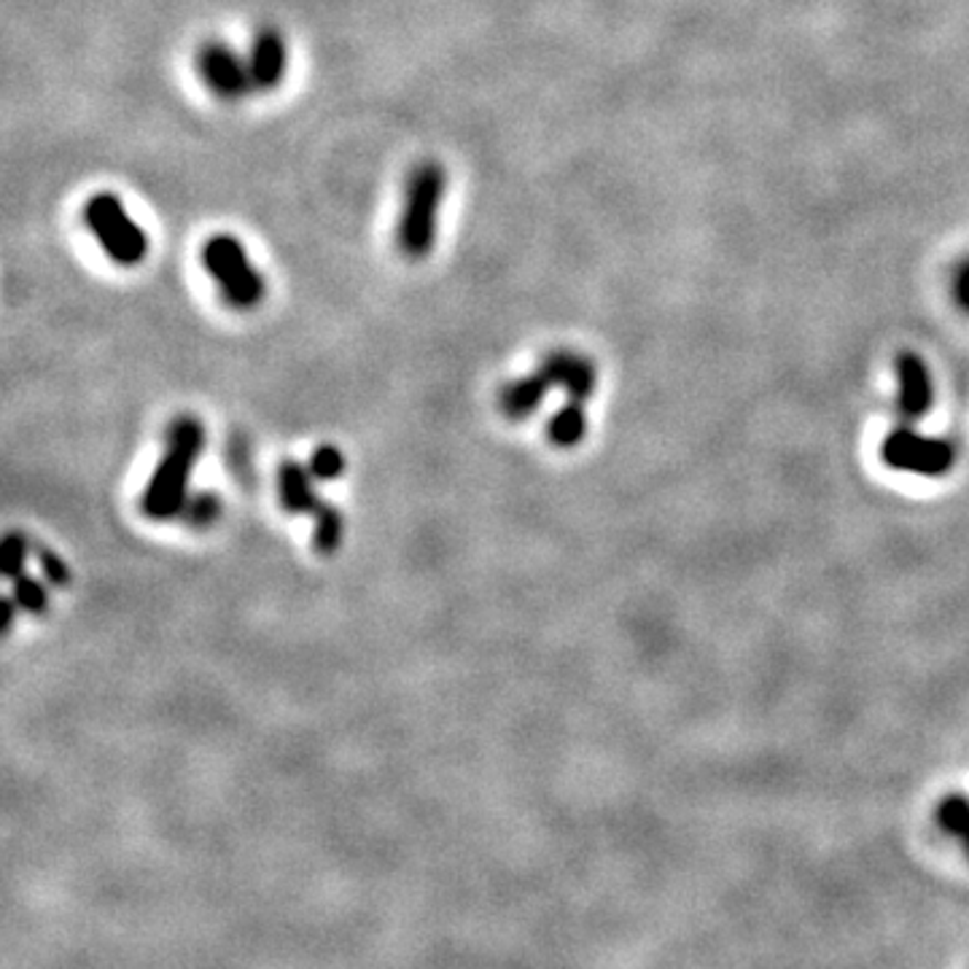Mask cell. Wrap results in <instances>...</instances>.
I'll list each match as a JSON object with an SVG mask.
<instances>
[{"label":"cell","instance_id":"6da1fadb","mask_svg":"<svg viewBox=\"0 0 969 969\" xmlns=\"http://www.w3.org/2000/svg\"><path fill=\"white\" fill-rule=\"evenodd\" d=\"M205 450V426L191 415H181L167 431L165 456L143 490V512L152 520L181 518L189 501V477Z\"/></svg>","mask_w":969,"mask_h":969},{"label":"cell","instance_id":"7a4b0ae2","mask_svg":"<svg viewBox=\"0 0 969 969\" xmlns=\"http://www.w3.org/2000/svg\"><path fill=\"white\" fill-rule=\"evenodd\" d=\"M445 189L447 173L439 162H420L407 176L399 229H396V242L407 259H424L437 246Z\"/></svg>","mask_w":969,"mask_h":969},{"label":"cell","instance_id":"3957f363","mask_svg":"<svg viewBox=\"0 0 969 969\" xmlns=\"http://www.w3.org/2000/svg\"><path fill=\"white\" fill-rule=\"evenodd\" d=\"M202 264L229 308L248 313V310L262 304L267 281L262 272L251 264L246 246L235 235L219 232L205 242Z\"/></svg>","mask_w":969,"mask_h":969},{"label":"cell","instance_id":"277c9868","mask_svg":"<svg viewBox=\"0 0 969 969\" xmlns=\"http://www.w3.org/2000/svg\"><path fill=\"white\" fill-rule=\"evenodd\" d=\"M86 229L95 235L97 246L105 257L119 267H138L148 253V235L133 216L127 213L124 202L111 191H97L84 202Z\"/></svg>","mask_w":969,"mask_h":969},{"label":"cell","instance_id":"5b68a950","mask_svg":"<svg viewBox=\"0 0 969 969\" xmlns=\"http://www.w3.org/2000/svg\"><path fill=\"white\" fill-rule=\"evenodd\" d=\"M881 458L897 471H913L924 477H942L956 461L954 447L942 439L921 437L910 428H897L881 445Z\"/></svg>","mask_w":969,"mask_h":969},{"label":"cell","instance_id":"8992f818","mask_svg":"<svg viewBox=\"0 0 969 969\" xmlns=\"http://www.w3.org/2000/svg\"><path fill=\"white\" fill-rule=\"evenodd\" d=\"M197 71L210 92L221 101H240L253 92V79L248 60L221 41H208L197 52Z\"/></svg>","mask_w":969,"mask_h":969},{"label":"cell","instance_id":"52a82bcc","mask_svg":"<svg viewBox=\"0 0 969 969\" xmlns=\"http://www.w3.org/2000/svg\"><path fill=\"white\" fill-rule=\"evenodd\" d=\"M248 67H251L253 90L272 92L283 84L285 71H289V46L275 28H264L253 35Z\"/></svg>","mask_w":969,"mask_h":969},{"label":"cell","instance_id":"ba28073f","mask_svg":"<svg viewBox=\"0 0 969 969\" xmlns=\"http://www.w3.org/2000/svg\"><path fill=\"white\" fill-rule=\"evenodd\" d=\"M897 383H899V409L908 418H924L935 404V388L931 375L921 356L916 353H899L897 358Z\"/></svg>","mask_w":969,"mask_h":969},{"label":"cell","instance_id":"9c48e42d","mask_svg":"<svg viewBox=\"0 0 969 969\" xmlns=\"http://www.w3.org/2000/svg\"><path fill=\"white\" fill-rule=\"evenodd\" d=\"M539 369L550 377L552 385H561L565 394H569V399L576 402H587L595 390V381H598L593 362L585 356H576L571 351L546 353Z\"/></svg>","mask_w":969,"mask_h":969},{"label":"cell","instance_id":"30bf717a","mask_svg":"<svg viewBox=\"0 0 969 969\" xmlns=\"http://www.w3.org/2000/svg\"><path fill=\"white\" fill-rule=\"evenodd\" d=\"M315 477L308 466L300 461H285L278 466V499L281 507L291 514H313L315 507L321 504L319 493H315Z\"/></svg>","mask_w":969,"mask_h":969},{"label":"cell","instance_id":"8fae6325","mask_svg":"<svg viewBox=\"0 0 969 969\" xmlns=\"http://www.w3.org/2000/svg\"><path fill=\"white\" fill-rule=\"evenodd\" d=\"M550 388L552 381L542 369H536L533 375L518 377V381L507 383L504 390H501V409H504L509 420H528L542 407Z\"/></svg>","mask_w":969,"mask_h":969},{"label":"cell","instance_id":"7c38bea8","mask_svg":"<svg viewBox=\"0 0 969 969\" xmlns=\"http://www.w3.org/2000/svg\"><path fill=\"white\" fill-rule=\"evenodd\" d=\"M587 434V413L585 402L571 399L565 407L558 409L546 426V437L555 447H576Z\"/></svg>","mask_w":969,"mask_h":969},{"label":"cell","instance_id":"4fadbf2b","mask_svg":"<svg viewBox=\"0 0 969 969\" xmlns=\"http://www.w3.org/2000/svg\"><path fill=\"white\" fill-rule=\"evenodd\" d=\"M313 546L321 555H332L337 552V546L343 544L345 533V518L337 507L321 501L313 512Z\"/></svg>","mask_w":969,"mask_h":969},{"label":"cell","instance_id":"5bb4252c","mask_svg":"<svg viewBox=\"0 0 969 969\" xmlns=\"http://www.w3.org/2000/svg\"><path fill=\"white\" fill-rule=\"evenodd\" d=\"M49 587L52 585H49V582H41L39 576L20 574L14 580V590H11V595H14V601L20 604L22 612L41 617V614L49 612V604H52Z\"/></svg>","mask_w":969,"mask_h":969},{"label":"cell","instance_id":"9a60e30c","mask_svg":"<svg viewBox=\"0 0 969 969\" xmlns=\"http://www.w3.org/2000/svg\"><path fill=\"white\" fill-rule=\"evenodd\" d=\"M937 824L942 832L965 841L969 835V798L967 794H948L940 805H937Z\"/></svg>","mask_w":969,"mask_h":969},{"label":"cell","instance_id":"2e32d148","mask_svg":"<svg viewBox=\"0 0 969 969\" xmlns=\"http://www.w3.org/2000/svg\"><path fill=\"white\" fill-rule=\"evenodd\" d=\"M219 514H221L219 493H213V490H200V493L189 496L181 518L184 523L191 528H208L219 520Z\"/></svg>","mask_w":969,"mask_h":969},{"label":"cell","instance_id":"e0dca14e","mask_svg":"<svg viewBox=\"0 0 969 969\" xmlns=\"http://www.w3.org/2000/svg\"><path fill=\"white\" fill-rule=\"evenodd\" d=\"M345 466H347V461H345V456H343V450H340V447L319 445L313 450V456H310L308 469L313 471V477L319 482H334V480H340V477H343Z\"/></svg>","mask_w":969,"mask_h":969},{"label":"cell","instance_id":"ac0fdd59","mask_svg":"<svg viewBox=\"0 0 969 969\" xmlns=\"http://www.w3.org/2000/svg\"><path fill=\"white\" fill-rule=\"evenodd\" d=\"M30 561V542L20 531H9L3 539V576L14 582L24 574V565Z\"/></svg>","mask_w":969,"mask_h":969},{"label":"cell","instance_id":"d6986e66","mask_svg":"<svg viewBox=\"0 0 969 969\" xmlns=\"http://www.w3.org/2000/svg\"><path fill=\"white\" fill-rule=\"evenodd\" d=\"M33 552H35V561H39V569H41L43 580H46L49 585H52V587H67V585H71V582H73L71 565L62 561V558L52 550V546L39 544Z\"/></svg>","mask_w":969,"mask_h":969},{"label":"cell","instance_id":"ffe728a7","mask_svg":"<svg viewBox=\"0 0 969 969\" xmlns=\"http://www.w3.org/2000/svg\"><path fill=\"white\" fill-rule=\"evenodd\" d=\"M954 294H956V302H959V308L969 313V262L961 264L959 272H956Z\"/></svg>","mask_w":969,"mask_h":969},{"label":"cell","instance_id":"44dd1931","mask_svg":"<svg viewBox=\"0 0 969 969\" xmlns=\"http://www.w3.org/2000/svg\"><path fill=\"white\" fill-rule=\"evenodd\" d=\"M17 612H22V608H20V604H17V601H14V595H11V598H6V601H3V633H9L11 627H14Z\"/></svg>","mask_w":969,"mask_h":969},{"label":"cell","instance_id":"7402d4cb","mask_svg":"<svg viewBox=\"0 0 969 969\" xmlns=\"http://www.w3.org/2000/svg\"><path fill=\"white\" fill-rule=\"evenodd\" d=\"M961 843H965V848H967V854H969V835H967V837H965V841H961Z\"/></svg>","mask_w":969,"mask_h":969}]
</instances>
